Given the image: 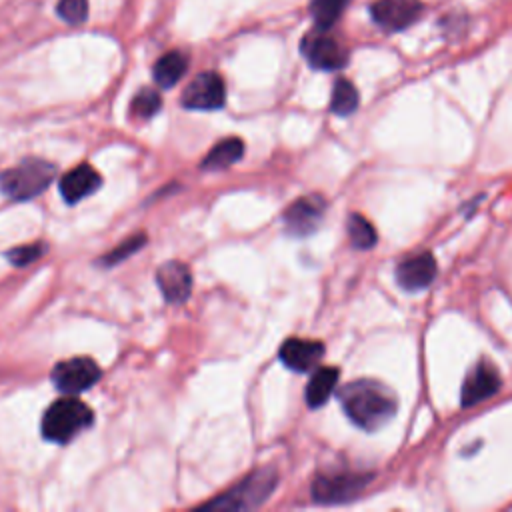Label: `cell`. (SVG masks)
<instances>
[{"label": "cell", "instance_id": "9c48e42d", "mask_svg": "<svg viewBox=\"0 0 512 512\" xmlns=\"http://www.w3.org/2000/svg\"><path fill=\"white\" fill-rule=\"evenodd\" d=\"M226 88L216 72L198 74L182 94V106L188 110H218L224 106Z\"/></svg>", "mask_w": 512, "mask_h": 512}, {"label": "cell", "instance_id": "3957f363", "mask_svg": "<svg viewBox=\"0 0 512 512\" xmlns=\"http://www.w3.org/2000/svg\"><path fill=\"white\" fill-rule=\"evenodd\" d=\"M92 424V410L76 398H60L42 416V436L56 444H66Z\"/></svg>", "mask_w": 512, "mask_h": 512}, {"label": "cell", "instance_id": "277c9868", "mask_svg": "<svg viewBox=\"0 0 512 512\" xmlns=\"http://www.w3.org/2000/svg\"><path fill=\"white\" fill-rule=\"evenodd\" d=\"M276 482H278V474L274 468H258L250 476H246L238 486H234L220 498L206 502L202 508L252 510L272 494V490L276 488Z\"/></svg>", "mask_w": 512, "mask_h": 512}, {"label": "cell", "instance_id": "8992f818", "mask_svg": "<svg viewBox=\"0 0 512 512\" xmlns=\"http://www.w3.org/2000/svg\"><path fill=\"white\" fill-rule=\"evenodd\" d=\"M102 376L100 366L86 356H76L58 362L52 368V382L64 394H78L92 388Z\"/></svg>", "mask_w": 512, "mask_h": 512}, {"label": "cell", "instance_id": "e0dca14e", "mask_svg": "<svg viewBox=\"0 0 512 512\" xmlns=\"http://www.w3.org/2000/svg\"><path fill=\"white\" fill-rule=\"evenodd\" d=\"M244 154V142L240 138H224L212 146L202 160V170H224L238 162Z\"/></svg>", "mask_w": 512, "mask_h": 512}, {"label": "cell", "instance_id": "ba28073f", "mask_svg": "<svg viewBox=\"0 0 512 512\" xmlns=\"http://www.w3.org/2000/svg\"><path fill=\"white\" fill-rule=\"evenodd\" d=\"M302 54L312 68L318 70H338L346 64L348 54L342 44L328 36L326 30H316L302 40Z\"/></svg>", "mask_w": 512, "mask_h": 512}, {"label": "cell", "instance_id": "cb8c5ba5", "mask_svg": "<svg viewBox=\"0 0 512 512\" xmlns=\"http://www.w3.org/2000/svg\"><path fill=\"white\" fill-rule=\"evenodd\" d=\"M144 244H146V236H144V234L130 236V238H126L122 244H118L112 252H108V254L102 258V264H106V266H114V264H118V262L126 260L130 254L138 252Z\"/></svg>", "mask_w": 512, "mask_h": 512}, {"label": "cell", "instance_id": "2e32d148", "mask_svg": "<svg viewBox=\"0 0 512 512\" xmlns=\"http://www.w3.org/2000/svg\"><path fill=\"white\" fill-rule=\"evenodd\" d=\"M338 368L326 366V368H318L312 378L308 380L306 386V402L310 408H320L328 402L330 394L334 392L336 384H338Z\"/></svg>", "mask_w": 512, "mask_h": 512}, {"label": "cell", "instance_id": "7a4b0ae2", "mask_svg": "<svg viewBox=\"0 0 512 512\" xmlns=\"http://www.w3.org/2000/svg\"><path fill=\"white\" fill-rule=\"evenodd\" d=\"M56 178V166L42 158H26L0 172V190L14 200H30Z\"/></svg>", "mask_w": 512, "mask_h": 512}, {"label": "cell", "instance_id": "ffe728a7", "mask_svg": "<svg viewBox=\"0 0 512 512\" xmlns=\"http://www.w3.org/2000/svg\"><path fill=\"white\" fill-rule=\"evenodd\" d=\"M346 230L352 246L358 250H368L376 244V230L362 214H350Z\"/></svg>", "mask_w": 512, "mask_h": 512}, {"label": "cell", "instance_id": "7c38bea8", "mask_svg": "<svg viewBox=\"0 0 512 512\" xmlns=\"http://www.w3.org/2000/svg\"><path fill=\"white\" fill-rule=\"evenodd\" d=\"M420 10V0H376L370 6L374 22L388 30H400L410 26L418 18Z\"/></svg>", "mask_w": 512, "mask_h": 512}, {"label": "cell", "instance_id": "6da1fadb", "mask_svg": "<svg viewBox=\"0 0 512 512\" xmlns=\"http://www.w3.org/2000/svg\"><path fill=\"white\" fill-rule=\"evenodd\" d=\"M338 400L348 418L366 432H376L398 410L396 396L390 388L374 380L348 382L338 390Z\"/></svg>", "mask_w": 512, "mask_h": 512}, {"label": "cell", "instance_id": "4fadbf2b", "mask_svg": "<svg viewBox=\"0 0 512 512\" xmlns=\"http://www.w3.org/2000/svg\"><path fill=\"white\" fill-rule=\"evenodd\" d=\"M436 276V258L428 252L408 256L396 266V282L408 290H424Z\"/></svg>", "mask_w": 512, "mask_h": 512}, {"label": "cell", "instance_id": "7402d4cb", "mask_svg": "<svg viewBox=\"0 0 512 512\" xmlns=\"http://www.w3.org/2000/svg\"><path fill=\"white\" fill-rule=\"evenodd\" d=\"M162 106V100H160V94L152 88H142L134 98H132V104H130V112L132 116L140 118V120H146V118H152Z\"/></svg>", "mask_w": 512, "mask_h": 512}, {"label": "cell", "instance_id": "8fae6325", "mask_svg": "<svg viewBox=\"0 0 512 512\" xmlns=\"http://www.w3.org/2000/svg\"><path fill=\"white\" fill-rule=\"evenodd\" d=\"M156 282L166 302L182 304L192 292V274L180 260H168L156 270Z\"/></svg>", "mask_w": 512, "mask_h": 512}, {"label": "cell", "instance_id": "30bf717a", "mask_svg": "<svg viewBox=\"0 0 512 512\" xmlns=\"http://www.w3.org/2000/svg\"><path fill=\"white\" fill-rule=\"evenodd\" d=\"M500 388V374L494 364L488 360L476 362L470 372L466 374L462 382V392H460V404L464 408H470L478 402H484L486 398L494 396Z\"/></svg>", "mask_w": 512, "mask_h": 512}, {"label": "cell", "instance_id": "9a60e30c", "mask_svg": "<svg viewBox=\"0 0 512 512\" xmlns=\"http://www.w3.org/2000/svg\"><path fill=\"white\" fill-rule=\"evenodd\" d=\"M324 356V344L316 340H302V338H288L280 346V360L286 368L294 372H308L312 370L320 358Z\"/></svg>", "mask_w": 512, "mask_h": 512}, {"label": "cell", "instance_id": "ac0fdd59", "mask_svg": "<svg viewBox=\"0 0 512 512\" xmlns=\"http://www.w3.org/2000/svg\"><path fill=\"white\" fill-rule=\"evenodd\" d=\"M186 68H188V58L182 52L172 50L158 58L152 74H154V80L158 86L172 88L184 76Z\"/></svg>", "mask_w": 512, "mask_h": 512}, {"label": "cell", "instance_id": "d6986e66", "mask_svg": "<svg viewBox=\"0 0 512 512\" xmlns=\"http://www.w3.org/2000/svg\"><path fill=\"white\" fill-rule=\"evenodd\" d=\"M356 106H358V90L346 78H338L332 88L330 110L338 116H348L356 110Z\"/></svg>", "mask_w": 512, "mask_h": 512}, {"label": "cell", "instance_id": "d4e9b609", "mask_svg": "<svg viewBox=\"0 0 512 512\" xmlns=\"http://www.w3.org/2000/svg\"><path fill=\"white\" fill-rule=\"evenodd\" d=\"M46 252V244L42 242H32V244H24V246H16L12 250L6 252V258L14 264V266H28L34 260L42 258V254Z\"/></svg>", "mask_w": 512, "mask_h": 512}, {"label": "cell", "instance_id": "5b68a950", "mask_svg": "<svg viewBox=\"0 0 512 512\" xmlns=\"http://www.w3.org/2000/svg\"><path fill=\"white\" fill-rule=\"evenodd\" d=\"M368 482H370V474H356V472L322 474L312 482V498L320 504H342L352 498H358Z\"/></svg>", "mask_w": 512, "mask_h": 512}, {"label": "cell", "instance_id": "603a6c76", "mask_svg": "<svg viewBox=\"0 0 512 512\" xmlns=\"http://www.w3.org/2000/svg\"><path fill=\"white\" fill-rule=\"evenodd\" d=\"M56 12L66 24L78 26L88 18V0H58Z\"/></svg>", "mask_w": 512, "mask_h": 512}, {"label": "cell", "instance_id": "5bb4252c", "mask_svg": "<svg viewBox=\"0 0 512 512\" xmlns=\"http://www.w3.org/2000/svg\"><path fill=\"white\" fill-rule=\"evenodd\" d=\"M100 186H102V178L90 164H80L68 170L58 182L60 194L68 204L80 202L82 198L94 194Z\"/></svg>", "mask_w": 512, "mask_h": 512}, {"label": "cell", "instance_id": "44dd1931", "mask_svg": "<svg viewBox=\"0 0 512 512\" xmlns=\"http://www.w3.org/2000/svg\"><path fill=\"white\" fill-rule=\"evenodd\" d=\"M348 0H312L310 14L318 30H328L346 8Z\"/></svg>", "mask_w": 512, "mask_h": 512}, {"label": "cell", "instance_id": "52a82bcc", "mask_svg": "<svg viewBox=\"0 0 512 512\" xmlns=\"http://www.w3.org/2000/svg\"><path fill=\"white\" fill-rule=\"evenodd\" d=\"M324 212H326V202L322 196L318 194L302 196L286 208L282 216L284 230L296 238L308 236L320 226Z\"/></svg>", "mask_w": 512, "mask_h": 512}]
</instances>
